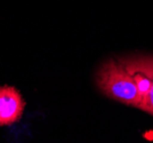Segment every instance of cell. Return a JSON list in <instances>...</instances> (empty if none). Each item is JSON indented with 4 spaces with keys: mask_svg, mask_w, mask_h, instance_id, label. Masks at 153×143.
I'll return each instance as SVG.
<instances>
[{
    "mask_svg": "<svg viewBox=\"0 0 153 143\" xmlns=\"http://www.w3.org/2000/svg\"><path fill=\"white\" fill-rule=\"evenodd\" d=\"M120 62L131 74L140 72L150 79H153V56L140 55L120 60Z\"/></svg>",
    "mask_w": 153,
    "mask_h": 143,
    "instance_id": "obj_3",
    "label": "cell"
},
{
    "mask_svg": "<svg viewBox=\"0 0 153 143\" xmlns=\"http://www.w3.org/2000/svg\"><path fill=\"white\" fill-rule=\"evenodd\" d=\"M137 108L153 116V79H152V85H151L150 91L147 92L145 96H143V98H140Z\"/></svg>",
    "mask_w": 153,
    "mask_h": 143,
    "instance_id": "obj_5",
    "label": "cell"
},
{
    "mask_svg": "<svg viewBox=\"0 0 153 143\" xmlns=\"http://www.w3.org/2000/svg\"><path fill=\"white\" fill-rule=\"evenodd\" d=\"M25 102L15 87H0V126H8L21 119Z\"/></svg>",
    "mask_w": 153,
    "mask_h": 143,
    "instance_id": "obj_2",
    "label": "cell"
},
{
    "mask_svg": "<svg viewBox=\"0 0 153 143\" xmlns=\"http://www.w3.org/2000/svg\"><path fill=\"white\" fill-rule=\"evenodd\" d=\"M96 85L104 95L126 105L136 107L140 98L134 77L119 61L108 60L96 72Z\"/></svg>",
    "mask_w": 153,
    "mask_h": 143,
    "instance_id": "obj_1",
    "label": "cell"
},
{
    "mask_svg": "<svg viewBox=\"0 0 153 143\" xmlns=\"http://www.w3.org/2000/svg\"><path fill=\"white\" fill-rule=\"evenodd\" d=\"M135 80V84H136V87H137V91H138V94H140V98H142L143 96L146 95V93L150 91L151 88V85H152V79H150L149 77L142 74L140 72L137 73H134L133 74Z\"/></svg>",
    "mask_w": 153,
    "mask_h": 143,
    "instance_id": "obj_4",
    "label": "cell"
}]
</instances>
